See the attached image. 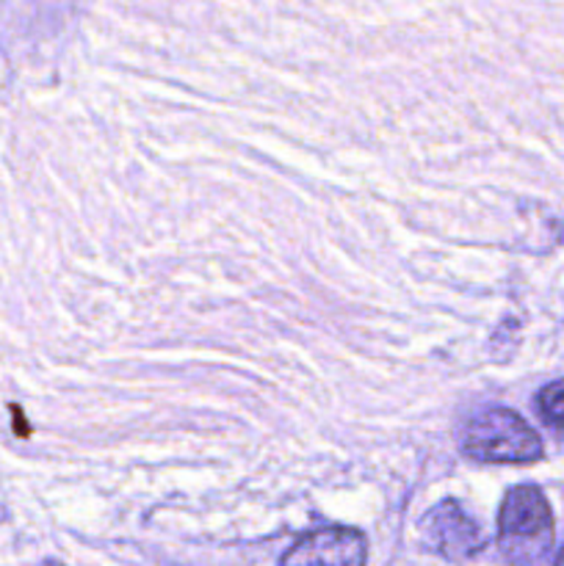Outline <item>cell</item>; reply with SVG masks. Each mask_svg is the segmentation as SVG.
<instances>
[{
    "instance_id": "6da1fadb",
    "label": "cell",
    "mask_w": 564,
    "mask_h": 566,
    "mask_svg": "<svg viewBox=\"0 0 564 566\" xmlns=\"http://www.w3.org/2000/svg\"><path fill=\"white\" fill-rule=\"evenodd\" d=\"M498 545L512 566H542L553 547V514L536 486H514L498 514Z\"/></svg>"
},
{
    "instance_id": "7a4b0ae2",
    "label": "cell",
    "mask_w": 564,
    "mask_h": 566,
    "mask_svg": "<svg viewBox=\"0 0 564 566\" xmlns=\"http://www.w3.org/2000/svg\"><path fill=\"white\" fill-rule=\"evenodd\" d=\"M462 451L484 464H531L542 459V440L512 409H484L464 423Z\"/></svg>"
},
{
    "instance_id": "3957f363",
    "label": "cell",
    "mask_w": 564,
    "mask_h": 566,
    "mask_svg": "<svg viewBox=\"0 0 564 566\" xmlns=\"http://www.w3.org/2000/svg\"><path fill=\"white\" fill-rule=\"evenodd\" d=\"M424 536L437 553L451 562H464L484 551V534H481L479 523L457 501L440 503L426 514Z\"/></svg>"
},
{
    "instance_id": "277c9868",
    "label": "cell",
    "mask_w": 564,
    "mask_h": 566,
    "mask_svg": "<svg viewBox=\"0 0 564 566\" xmlns=\"http://www.w3.org/2000/svg\"><path fill=\"white\" fill-rule=\"evenodd\" d=\"M365 536L354 528H321L299 539L280 566H365Z\"/></svg>"
},
{
    "instance_id": "5b68a950",
    "label": "cell",
    "mask_w": 564,
    "mask_h": 566,
    "mask_svg": "<svg viewBox=\"0 0 564 566\" xmlns=\"http://www.w3.org/2000/svg\"><path fill=\"white\" fill-rule=\"evenodd\" d=\"M536 409H540L542 420L551 426L553 431L564 434V379L553 381L536 398Z\"/></svg>"
},
{
    "instance_id": "8992f818",
    "label": "cell",
    "mask_w": 564,
    "mask_h": 566,
    "mask_svg": "<svg viewBox=\"0 0 564 566\" xmlns=\"http://www.w3.org/2000/svg\"><path fill=\"white\" fill-rule=\"evenodd\" d=\"M553 566H564V547H562V553H558V558H556V564Z\"/></svg>"
},
{
    "instance_id": "52a82bcc",
    "label": "cell",
    "mask_w": 564,
    "mask_h": 566,
    "mask_svg": "<svg viewBox=\"0 0 564 566\" xmlns=\"http://www.w3.org/2000/svg\"><path fill=\"white\" fill-rule=\"evenodd\" d=\"M50 566H59V564H50Z\"/></svg>"
}]
</instances>
